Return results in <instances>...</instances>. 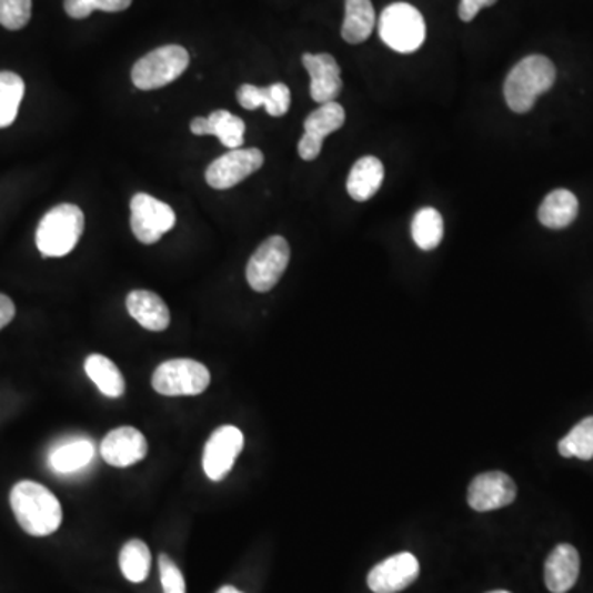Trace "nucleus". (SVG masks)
<instances>
[{
    "label": "nucleus",
    "mask_w": 593,
    "mask_h": 593,
    "mask_svg": "<svg viewBox=\"0 0 593 593\" xmlns=\"http://www.w3.org/2000/svg\"><path fill=\"white\" fill-rule=\"evenodd\" d=\"M10 506L17 523L30 536L46 537L57 533L63 521L60 501L40 483H17L10 492Z\"/></svg>",
    "instance_id": "f257e3e1"
},
{
    "label": "nucleus",
    "mask_w": 593,
    "mask_h": 593,
    "mask_svg": "<svg viewBox=\"0 0 593 593\" xmlns=\"http://www.w3.org/2000/svg\"><path fill=\"white\" fill-rule=\"evenodd\" d=\"M555 67L543 54H530L514 64L504 81V99L511 111L517 114L530 112L541 94L547 93L555 83Z\"/></svg>",
    "instance_id": "f03ea898"
},
{
    "label": "nucleus",
    "mask_w": 593,
    "mask_h": 593,
    "mask_svg": "<svg viewBox=\"0 0 593 593\" xmlns=\"http://www.w3.org/2000/svg\"><path fill=\"white\" fill-rule=\"evenodd\" d=\"M84 231V214L77 204L63 203L51 208L37 228V248L43 258H63L80 243Z\"/></svg>",
    "instance_id": "7ed1b4c3"
},
{
    "label": "nucleus",
    "mask_w": 593,
    "mask_h": 593,
    "mask_svg": "<svg viewBox=\"0 0 593 593\" xmlns=\"http://www.w3.org/2000/svg\"><path fill=\"white\" fill-rule=\"evenodd\" d=\"M380 39L398 53H414L425 42V20L411 3L395 2L381 12Z\"/></svg>",
    "instance_id": "20e7f679"
},
{
    "label": "nucleus",
    "mask_w": 593,
    "mask_h": 593,
    "mask_svg": "<svg viewBox=\"0 0 593 593\" xmlns=\"http://www.w3.org/2000/svg\"><path fill=\"white\" fill-rule=\"evenodd\" d=\"M189 63L190 54L183 47H160L134 64L132 83L142 91L159 90L182 77Z\"/></svg>",
    "instance_id": "39448f33"
},
{
    "label": "nucleus",
    "mask_w": 593,
    "mask_h": 593,
    "mask_svg": "<svg viewBox=\"0 0 593 593\" xmlns=\"http://www.w3.org/2000/svg\"><path fill=\"white\" fill-rule=\"evenodd\" d=\"M211 374L200 361L177 358L160 364L152 376V388L162 395H198L210 386Z\"/></svg>",
    "instance_id": "423d86ee"
},
{
    "label": "nucleus",
    "mask_w": 593,
    "mask_h": 593,
    "mask_svg": "<svg viewBox=\"0 0 593 593\" xmlns=\"http://www.w3.org/2000/svg\"><path fill=\"white\" fill-rule=\"evenodd\" d=\"M291 261V248L282 237L265 240L249 259L247 268L248 284L252 291H271L281 281Z\"/></svg>",
    "instance_id": "0eeeda50"
},
{
    "label": "nucleus",
    "mask_w": 593,
    "mask_h": 593,
    "mask_svg": "<svg viewBox=\"0 0 593 593\" xmlns=\"http://www.w3.org/2000/svg\"><path fill=\"white\" fill-rule=\"evenodd\" d=\"M175 213L169 204L148 193H138L131 201V228L141 243L155 244L175 227Z\"/></svg>",
    "instance_id": "6e6552de"
},
{
    "label": "nucleus",
    "mask_w": 593,
    "mask_h": 593,
    "mask_svg": "<svg viewBox=\"0 0 593 593\" xmlns=\"http://www.w3.org/2000/svg\"><path fill=\"white\" fill-rule=\"evenodd\" d=\"M264 165L259 149H234L218 157L207 170V183L214 190H230Z\"/></svg>",
    "instance_id": "1a4fd4ad"
},
{
    "label": "nucleus",
    "mask_w": 593,
    "mask_h": 593,
    "mask_svg": "<svg viewBox=\"0 0 593 593\" xmlns=\"http://www.w3.org/2000/svg\"><path fill=\"white\" fill-rule=\"evenodd\" d=\"M244 446V435L234 425L217 429L203 450V470L211 482L227 479Z\"/></svg>",
    "instance_id": "9d476101"
},
{
    "label": "nucleus",
    "mask_w": 593,
    "mask_h": 593,
    "mask_svg": "<svg viewBox=\"0 0 593 593\" xmlns=\"http://www.w3.org/2000/svg\"><path fill=\"white\" fill-rule=\"evenodd\" d=\"M346 114L342 104L336 101L325 102L315 111L310 112L303 124L302 139L299 142V155L310 162L320 155L323 141L345 124Z\"/></svg>",
    "instance_id": "9b49d317"
},
{
    "label": "nucleus",
    "mask_w": 593,
    "mask_h": 593,
    "mask_svg": "<svg viewBox=\"0 0 593 593\" xmlns=\"http://www.w3.org/2000/svg\"><path fill=\"white\" fill-rule=\"evenodd\" d=\"M421 565L411 552L391 555L368 574V587L374 593H398L414 584Z\"/></svg>",
    "instance_id": "f8f14e48"
},
{
    "label": "nucleus",
    "mask_w": 593,
    "mask_h": 593,
    "mask_svg": "<svg viewBox=\"0 0 593 593\" xmlns=\"http://www.w3.org/2000/svg\"><path fill=\"white\" fill-rule=\"evenodd\" d=\"M516 493V485L506 473H482L470 483L469 504L479 513H486L513 503Z\"/></svg>",
    "instance_id": "ddd939ff"
},
{
    "label": "nucleus",
    "mask_w": 593,
    "mask_h": 593,
    "mask_svg": "<svg viewBox=\"0 0 593 593\" xmlns=\"http://www.w3.org/2000/svg\"><path fill=\"white\" fill-rule=\"evenodd\" d=\"M303 67L310 74V97L319 104L335 101L343 90L342 71L329 53H305Z\"/></svg>",
    "instance_id": "4468645a"
},
{
    "label": "nucleus",
    "mask_w": 593,
    "mask_h": 593,
    "mask_svg": "<svg viewBox=\"0 0 593 593\" xmlns=\"http://www.w3.org/2000/svg\"><path fill=\"white\" fill-rule=\"evenodd\" d=\"M148 455V441L138 429H114L101 442V456L105 463L118 469L135 465Z\"/></svg>",
    "instance_id": "2eb2a0df"
},
{
    "label": "nucleus",
    "mask_w": 593,
    "mask_h": 593,
    "mask_svg": "<svg viewBox=\"0 0 593 593\" xmlns=\"http://www.w3.org/2000/svg\"><path fill=\"white\" fill-rule=\"evenodd\" d=\"M581 572V557L571 544H559L545 561V585L552 593H567L574 587Z\"/></svg>",
    "instance_id": "dca6fc26"
},
{
    "label": "nucleus",
    "mask_w": 593,
    "mask_h": 593,
    "mask_svg": "<svg viewBox=\"0 0 593 593\" xmlns=\"http://www.w3.org/2000/svg\"><path fill=\"white\" fill-rule=\"evenodd\" d=\"M195 135H214L220 139L221 144L230 150L241 149L244 144V132L247 124L243 119L231 114L230 111L218 109L211 112L208 118H195L190 124Z\"/></svg>",
    "instance_id": "f3484780"
},
{
    "label": "nucleus",
    "mask_w": 593,
    "mask_h": 593,
    "mask_svg": "<svg viewBox=\"0 0 593 593\" xmlns=\"http://www.w3.org/2000/svg\"><path fill=\"white\" fill-rule=\"evenodd\" d=\"M129 315L149 332H163L170 325V310L162 296L150 291H132L125 299Z\"/></svg>",
    "instance_id": "a211bd4d"
},
{
    "label": "nucleus",
    "mask_w": 593,
    "mask_h": 593,
    "mask_svg": "<svg viewBox=\"0 0 593 593\" xmlns=\"http://www.w3.org/2000/svg\"><path fill=\"white\" fill-rule=\"evenodd\" d=\"M238 101L248 111L264 108L272 118H281L288 114L291 108V90L284 83H274L265 88L243 84L238 90Z\"/></svg>",
    "instance_id": "6ab92c4d"
},
{
    "label": "nucleus",
    "mask_w": 593,
    "mask_h": 593,
    "mask_svg": "<svg viewBox=\"0 0 593 593\" xmlns=\"http://www.w3.org/2000/svg\"><path fill=\"white\" fill-rule=\"evenodd\" d=\"M384 182V165L378 157H361L346 180L348 195L354 201H368L376 195Z\"/></svg>",
    "instance_id": "aec40b11"
},
{
    "label": "nucleus",
    "mask_w": 593,
    "mask_h": 593,
    "mask_svg": "<svg viewBox=\"0 0 593 593\" xmlns=\"http://www.w3.org/2000/svg\"><path fill=\"white\" fill-rule=\"evenodd\" d=\"M579 214V200L569 190L559 189L549 193L540 207L541 224L549 230H564L574 223Z\"/></svg>",
    "instance_id": "412c9836"
},
{
    "label": "nucleus",
    "mask_w": 593,
    "mask_h": 593,
    "mask_svg": "<svg viewBox=\"0 0 593 593\" xmlns=\"http://www.w3.org/2000/svg\"><path fill=\"white\" fill-rule=\"evenodd\" d=\"M376 26V12L371 0H345V22L342 37L346 43L366 42Z\"/></svg>",
    "instance_id": "4be33fe9"
},
{
    "label": "nucleus",
    "mask_w": 593,
    "mask_h": 593,
    "mask_svg": "<svg viewBox=\"0 0 593 593\" xmlns=\"http://www.w3.org/2000/svg\"><path fill=\"white\" fill-rule=\"evenodd\" d=\"M93 459V442L88 441V439H80V441H71L67 442V444L54 446L49 456V465L54 473L68 475V473L78 472V470L90 465Z\"/></svg>",
    "instance_id": "5701e85b"
},
{
    "label": "nucleus",
    "mask_w": 593,
    "mask_h": 593,
    "mask_svg": "<svg viewBox=\"0 0 593 593\" xmlns=\"http://www.w3.org/2000/svg\"><path fill=\"white\" fill-rule=\"evenodd\" d=\"M88 378L97 384L98 390L108 398H121L125 391V380L119 368L102 354H90L84 361Z\"/></svg>",
    "instance_id": "b1692460"
},
{
    "label": "nucleus",
    "mask_w": 593,
    "mask_h": 593,
    "mask_svg": "<svg viewBox=\"0 0 593 593\" xmlns=\"http://www.w3.org/2000/svg\"><path fill=\"white\" fill-rule=\"evenodd\" d=\"M412 240L422 251H432L444 240V218L435 208H422L411 224Z\"/></svg>",
    "instance_id": "393cba45"
},
{
    "label": "nucleus",
    "mask_w": 593,
    "mask_h": 593,
    "mask_svg": "<svg viewBox=\"0 0 593 593\" xmlns=\"http://www.w3.org/2000/svg\"><path fill=\"white\" fill-rule=\"evenodd\" d=\"M152 555L148 544L144 541L132 540L122 545L119 554V565H121L122 575L132 584H141L149 577Z\"/></svg>",
    "instance_id": "a878e982"
},
{
    "label": "nucleus",
    "mask_w": 593,
    "mask_h": 593,
    "mask_svg": "<svg viewBox=\"0 0 593 593\" xmlns=\"http://www.w3.org/2000/svg\"><path fill=\"white\" fill-rule=\"evenodd\" d=\"M26 83L12 71H0V129L9 128L19 114Z\"/></svg>",
    "instance_id": "bb28decb"
},
{
    "label": "nucleus",
    "mask_w": 593,
    "mask_h": 593,
    "mask_svg": "<svg viewBox=\"0 0 593 593\" xmlns=\"http://www.w3.org/2000/svg\"><path fill=\"white\" fill-rule=\"evenodd\" d=\"M559 453L565 459L592 460L593 459V418L579 422L561 442Z\"/></svg>",
    "instance_id": "cd10ccee"
},
{
    "label": "nucleus",
    "mask_w": 593,
    "mask_h": 593,
    "mask_svg": "<svg viewBox=\"0 0 593 593\" xmlns=\"http://www.w3.org/2000/svg\"><path fill=\"white\" fill-rule=\"evenodd\" d=\"M132 0H64V10L71 19H87L94 10L122 12L131 7Z\"/></svg>",
    "instance_id": "c85d7f7f"
},
{
    "label": "nucleus",
    "mask_w": 593,
    "mask_h": 593,
    "mask_svg": "<svg viewBox=\"0 0 593 593\" xmlns=\"http://www.w3.org/2000/svg\"><path fill=\"white\" fill-rule=\"evenodd\" d=\"M32 0H0V26L20 30L30 22Z\"/></svg>",
    "instance_id": "c756f323"
},
{
    "label": "nucleus",
    "mask_w": 593,
    "mask_h": 593,
    "mask_svg": "<svg viewBox=\"0 0 593 593\" xmlns=\"http://www.w3.org/2000/svg\"><path fill=\"white\" fill-rule=\"evenodd\" d=\"M159 571L163 593H187L185 579H183L182 571L169 555H160Z\"/></svg>",
    "instance_id": "7c9ffc66"
},
{
    "label": "nucleus",
    "mask_w": 593,
    "mask_h": 593,
    "mask_svg": "<svg viewBox=\"0 0 593 593\" xmlns=\"http://www.w3.org/2000/svg\"><path fill=\"white\" fill-rule=\"evenodd\" d=\"M496 2L497 0H460L459 17L463 22H472L479 16L480 10L492 7Z\"/></svg>",
    "instance_id": "2f4dec72"
},
{
    "label": "nucleus",
    "mask_w": 593,
    "mask_h": 593,
    "mask_svg": "<svg viewBox=\"0 0 593 593\" xmlns=\"http://www.w3.org/2000/svg\"><path fill=\"white\" fill-rule=\"evenodd\" d=\"M16 316V305L9 296L0 294V330L9 325Z\"/></svg>",
    "instance_id": "473e14b6"
},
{
    "label": "nucleus",
    "mask_w": 593,
    "mask_h": 593,
    "mask_svg": "<svg viewBox=\"0 0 593 593\" xmlns=\"http://www.w3.org/2000/svg\"><path fill=\"white\" fill-rule=\"evenodd\" d=\"M217 593H243L241 591H238L237 587H233V585H224V587H221L220 591Z\"/></svg>",
    "instance_id": "72a5a7b5"
},
{
    "label": "nucleus",
    "mask_w": 593,
    "mask_h": 593,
    "mask_svg": "<svg viewBox=\"0 0 593 593\" xmlns=\"http://www.w3.org/2000/svg\"><path fill=\"white\" fill-rule=\"evenodd\" d=\"M490 593H510V592H506V591H494V592H490Z\"/></svg>",
    "instance_id": "f704fd0d"
}]
</instances>
